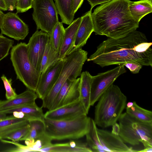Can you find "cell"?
I'll return each mask as SVG.
<instances>
[{"mask_svg": "<svg viewBox=\"0 0 152 152\" xmlns=\"http://www.w3.org/2000/svg\"><path fill=\"white\" fill-rule=\"evenodd\" d=\"M64 63L60 59L42 73L35 92L38 98L42 100L50 91L57 81Z\"/></svg>", "mask_w": 152, "mask_h": 152, "instance_id": "7c38bea8", "label": "cell"}, {"mask_svg": "<svg viewBox=\"0 0 152 152\" xmlns=\"http://www.w3.org/2000/svg\"><path fill=\"white\" fill-rule=\"evenodd\" d=\"M0 10L3 11L8 10L4 0H0Z\"/></svg>", "mask_w": 152, "mask_h": 152, "instance_id": "60d3db41", "label": "cell"}, {"mask_svg": "<svg viewBox=\"0 0 152 152\" xmlns=\"http://www.w3.org/2000/svg\"><path fill=\"white\" fill-rule=\"evenodd\" d=\"M29 129L27 135L21 141L36 140L45 134V126L43 120H35L29 121Z\"/></svg>", "mask_w": 152, "mask_h": 152, "instance_id": "83f0119b", "label": "cell"}, {"mask_svg": "<svg viewBox=\"0 0 152 152\" xmlns=\"http://www.w3.org/2000/svg\"><path fill=\"white\" fill-rule=\"evenodd\" d=\"M65 28L62 22H58L53 28L50 35V41L54 49L59 53L64 39Z\"/></svg>", "mask_w": 152, "mask_h": 152, "instance_id": "f1b7e54d", "label": "cell"}, {"mask_svg": "<svg viewBox=\"0 0 152 152\" xmlns=\"http://www.w3.org/2000/svg\"><path fill=\"white\" fill-rule=\"evenodd\" d=\"M29 123L3 135L1 139H8L13 141H21L27 134L29 129Z\"/></svg>", "mask_w": 152, "mask_h": 152, "instance_id": "4dcf8cb0", "label": "cell"}, {"mask_svg": "<svg viewBox=\"0 0 152 152\" xmlns=\"http://www.w3.org/2000/svg\"><path fill=\"white\" fill-rule=\"evenodd\" d=\"M34 0H15L17 13L25 12L32 7Z\"/></svg>", "mask_w": 152, "mask_h": 152, "instance_id": "836d02e7", "label": "cell"}, {"mask_svg": "<svg viewBox=\"0 0 152 152\" xmlns=\"http://www.w3.org/2000/svg\"><path fill=\"white\" fill-rule=\"evenodd\" d=\"M91 13V10H90L81 17V21L77 32L74 47L71 53L82 48L94 32Z\"/></svg>", "mask_w": 152, "mask_h": 152, "instance_id": "2e32d148", "label": "cell"}, {"mask_svg": "<svg viewBox=\"0 0 152 152\" xmlns=\"http://www.w3.org/2000/svg\"><path fill=\"white\" fill-rule=\"evenodd\" d=\"M112 130L111 132L113 134L118 135L120 132V127L118 124L116 122L112 126Z\"/></svg>", "mask_w": 152, "mask_h": 152, "instance_id": "f35d334b", "label": "cell"}, {"mask_svg": "<svg viewBox=\"0 0 152 152\" xmlns=\"http://www.w3.org/2000/svg\"><path fill=\"white\" fill-rule=\"evenodd\" d=\"M130 0H111L101 4L91 13L94 32L117 39L136 30L139 23L130 12Z\"/></svg>", "mask_w": 152, "mask_h": 152, "instance_id": "7a4b0ae2", "label": "cell"}, {"mask_svg": "<svg viewBox=\"0 0 152 152\" xmlns=\"http://www.w3.org/2000/svg\"><path fill=\"white\" fill-rule=\"evenodd\" d=\"M59 60V53L54 50L49 40L46 45L42 58L40 72H43L48 67Z\"/></svg>", "mask_w": 152, "mask_h": 152, "instance_id": "4316f807", "label": "cell"}, {"mask_svg": "<svg viewBox=\"0 0 152 152\" xmlns=\"http://www.w3.org/2000/svg\"><path fill=\"white\" fill-rule=\"evenodd\" d=\"M29 123L26 118H18L13 115L7 116L0 120V137L5 134Z\"/></svg>", "mask_w": 152, "mask_h": 152, "instance_id": "7402d4cb", "label": "cell"}, {"mask_svg": "<svg viewBox=\"0 0 152 152\" xmlns=\"http://www.w3.org/2000/svg\"><path fill=\"white\" fill-rule=\"evenodd\" d=\"M54 0L61 22L69 25L74 20V18L72 13V0Z\"/></svg>", "mask_w": 152, "mask_h": 152, "instance_id": "603a6c76", "label": "cell"}, {"mask_svg": "<svg viewBox=\"0 0 152 152\" xmlns=\"http://www.w3.org/2000/svg\"><path fill=\"white\" fill-rule=\"evenodd\" d=\"M97 132L104 150L106 152H136L127 146L118 135L108 131L97 128Z\"/></svg>", "mask_w": 152, "mask_h": 152, "instance_id": "9a60e30c", "label": "cell"}, {"mask_svg": "<svg viewBox=\"0 0 152 152\" xmlns=\"http://www.w3.org/2000/svg\"><path fill=\"white\" fill-rule=\"evenodd\" d=\"M88 52L79 49L64 59V63L58 80L50 91L42 99V107L50 110L61 87L68 79L75 80L80 76L83 66L88 59Z\"/></svg>", "mask_w": 152, "mask_h": 152, "instance_id": "5b68a950", "label": "cell"}, {"mask_svg": "<svg viewBox=\"0 0 152 152\" xmlns=\"http://www.w3.org/2000/svg\"><path fill=\"white\" fill-rule=\"evenodd\" d=\"M7 117L6 114L4 113H0V120Z\"/></svg>", "mask_w": 152, "mask_h": 152, "instance_id": "7bdbcfd3", "label": "cell"}, {"mask_svg": "<svg viewBox=\"0 0 152 152\" xmlns=\"http://www.w3.org/2000/svg\"><path fill=\"white\" fill-rule=\"evenodd\" d=\"M138 152H152V148H144L141 151H138Z\"/></svg>", "mask_w": 152, "mask_h": 152, "instance_id": "b9f144b4", "label": "cell"}, {"mask_svg": "<svg viewBox=\"0 0 152 152\" xmlns=\"http://www.w3.org/2000/svg\"><path fill=\"white\" fill-rule=\"evenodd\" d=\"M126 96L117 85L112 84L102 95L95 107L94 121L102 128L116 123L126 108Z\"/></svg>", "mask_w": 152, "mask_h": 152, "instance_id": "3957f363", "label": "cell"}, {"mask_svg": "<svg viewBox=\"0 0 152 152\" xmlns=\"http://www.w3.org/2000/svg\"><path fill=\"white\" fill-rule=\"evenodd\" d=\"M90 119L87 115L67 120L44 118L45 134L52 140L77 139L86 135L88 132Z\"/></svg>", "mask_w": 152, "mask_h": 152, "instance_id": "277c9868", "label": "cell"}, {"mask_svg": "<svg viewBox=\"0 0 152 152\" xmlns=\"http://www.w3.org/2000/svg\"><path fill=\"white\" fill-rule=\"evenodd\" d=\"M91 5V10L95 6L110 1L111 0H87Z\"/></svg>", "mask_w": 152, "mask_h": 152, "instance_id": "8d00e7d4", "label": "cell"}, {"mask_svg": "<svg viewBox=\"0 0 152 152\" xmlns=\"http://www.w3.org/2000/svg\"><path fill=\"white\" fill-rule=\"evenodd\" d=\"M81 17L74 20L66 28L59 53V58L63 59L70 54L74 47L77 32L81 21Z\"/></svg>", "mask_w": 152, "mask_h": 152, "instance_id": "e0dca14e", "label": "cell"}, {"mask_svg": "<svg viewBox=\"0 0 152 152\" xmlns=\"http://www.w3.org/2000/svg\"><path fill=\"white\" fill-rule=\"evenodd\" d=\"M49 39L48 34L37 30L30 38L27 44L29 60L34 68L39 71L45 48Z\"/></svg>", "mask_w": 152, "mask_h": 152, "instance_id": "8fae6325", "label": "cell"}, {"mask_svg": "<svg viewBox=\"0 0 152 152\" xmlns=\"http://www.w3.org/2000/svg\"><path fill=\"white\" fill-rule=\"evenodd\" d=\"M118 121L119 136L125 143L133 145L152 143V123L141 121L126 112L122 113Z\"/></svg>", "mask_w": 152, "mask_h": 152, "instance_id": "52a82bcc", "label": "cell"}, {"mask_svg": "<svg viewBox=\"0 0 152 152\" xmlns=\"http://www.w3.org/2000/svg\"><path fill=\"white\" fill-rule=\"evenodd\" d=\"M1 139V137H0V140Z\"/></svg>", "mask_w": 152, "mask_h": 152, "instance_id": "f6af8a7d", "label": "cell"}, {"mask_svg": "<svg viewBox=\"0 0 152 152\" xmlns=\"http://www.w3.org/2000/svg\"><path fill=\"white\" fill-rule=\"evenodd\" d=\"M87 114L82 104L79 100L54 110H48L44 114V117L52 120H67Z\"/></svg>", "mask_w": 152, "mask_h": 152, "instance_id": "5bb4252c", "label": "cell"}, {"mask_svg": "<svg viewBox=\"0 0 152 152\" xmlns=\"http://www.w3.org/2000/svg\"><path fill=\"white\" fill-rule=\"evenodd\" d=\"M32 18L37 26L49 35L58 22V13L53 0H34Z\"/></svg>", "mask_w": 152, "mask_h": 152, "instance_id": "ba28073f", "label": "cell"}, {"mask_svg": "<svg viewBox=\"0 0 152 152\" xmlns=\"http://www.w3.org/2000/svg\"><path fill=\"white\" fill-rule=\"evenodd\" d=\"M83 1L84 0H72V10L74 15H75L78 10L80 7Z\"/></svg>", "mask_w": 152, "mask_h": 152, "instance_id": "d590c367", "label": "cell"}, {"mask_svg": "<svg viewBox=\"0 0 152 152\" xmlns=\"http://www.w3.org/2000/svg\"><path fill=\"white\" fill-rule=\"evenodd\" d=\"M122 65L129 69L133 74L138 73L142 67V66L140 64L134 62H127Z\"/></svg>", "mask_w": 152, "mask_h": 152, "instance_id": "e575fe53", "label": "cell"}, {"mask_svg": "<svg viewBox=\"0 0 152 152\" xmlns=\"http://www.w3.org/2000/svg\"><path fill=\"white\" fill-rule=\"evenodd\" d=\"M80 76L79 100L88 114L91 106V88L93 76L86 71L81 72Z\"/></svg>", "mask_w": 152, "mask_h": 152, "instance_id": "d6986e66", "label": "cell"}, {"mask_svg": "<svg viewBox=\"0 0 152 152\" xmlns=\"http://www.w3.org/2000/svg\"><path fill=\"white\" fill-rule=\"evenodd\" d=\"M80 78L68 79L64 83L49 110H52L79 100Z\"/></svg>", "mask_w": 152, "mask_h": 152, "instance_id": "4fadbf2b", "label": "cell"}, {"mask_svg": "<svg viewBox=\"0 0 152 152\" xmlns=\"http://www.w3.org/2000/svg\"><path fill=\"white\" fill-rule=\"evenodd\" d=\"M14 43L13 40L4 37L2 34H0V61L8 55Z\"/></svg>", "mask_w": 152, "mask_h": 152, "instance_id": "1f68e13d", "label": "cell"}, {"mask_svg": "<svg viewBox=\"0 0 152 152\" xmlns=\"http://www.w3.org/2000/svg\"><path fill=\"white\" fill-rule=\"evenodd\" d=\"M129 8L131 15L136 21L139 23L146 15L152 12V0H140L129 1Z\"/></svg>", "mask_w": 152, "mask_h": 152, "instance_id": "44dd1931", "label": "cell"}, {"mask_svg": "<svg viewBox=\"0 0 152 152\" xmlns=\"http://www.w3.org/2000/svg\"><path fill=\"white\" fill-rule=\"evenodd\" d=\"M37 152H82L79 148L72 147L69 142L51 144L49 146L38 150Z\"/></svg>", "mask_w": 152, "mask_h": 152, "instance_id": "f546056e", "label": "cell"}, {"mask_svg": "<svg viewBox=\"0 0 152 152\" xmlns=\"http://www.w3.org/2000/svg\"><path fill=\"white\" fill-rule=\"evenodd\" d=\"M126 108V113L131 116L143 122L152 123V111L140 107L135 102Z\"/></svg>", "mask_w": 152, "mask_h": 152, "instance_id": "484cf974", "label": "cell"}, {"mask_svg": "<svg viewBox=\"0 0 152 152\" xmlns=\"http://www.w3.org/2000/svg\"><path fill=\"white\" fill-rule=\"evenodd\" d=\"M0 28L2 34L18 41L24 39L29 33L28 25L17 13L4 14L0 21Z\"/></svg>", "mask_w": 152, "mask_h": 152, "instance_id": "30bf717a", "label": "cell"}, {"mask_svg": "<svg viewBox=\"0 0 152 152\" xmlns=\"http://www.w3.org/2000/svg\"><path fill=\"white\" fill-rule=\"evenodd\" d=\"M12 114L14 117L17 118H26L25 117L24 114L21 112H13Z\"/></svg>", "mask_w": 152, "mask_h": 152, "instance_id": "ab89813d", "label": "cell"}, {"mask_svg": "<svg viewBox=\"0 0 152 152\" xmlns=\"http://www.w3.org/2000/svg\"><path fill=\"white\" fill-rule=\"evenodd\" d=\"M86 143L92 152H105L101 143L97 132V128L94 119L91 118L88 132L86 135Z\"/></svg>", "mask_w": 152, "mask_h": 152, "instance_id": "cb8c5ba5", "label": "cell"}, {"mask_svg": "<svg viewBox=\"0 0 152 152\" xmlns=\"http://www.w3.org/2000/svg\"><path fill=\"white\" fill-rule=\"evenodd\" d=\"M38 98L35 92L28 89L9 99L0 100V112L27 104L34 103Z\"/></svg>", "mask_w": 152, "mask_h": 152, "instance_id": "ac0fdd59", "label": "cell"}, {"mask_svg": "<svg viewBox=\"0 0 152 152\" xmlns=\"http://www.w3.org/2000/svg\"><path fill=\"white\" fill-rule=\"evenodd\" d=\"M4 14L2 12V11H1V10H0V21L1 20V18L2 17V16H3V15H4Z\"/></svg>", "mask_w": 152, "mask_h": 152, "instance_id": "ee69618b", "label": "cell"}, {"mask_svg": "<svg viewBox=\"0 0 152 152\" xmlns=\"http://www.w3.org/2000/svg\"><path fill=\"white\" fill-rule=\"evenodd\" d=\"M1 78L3 81L6 90L5 96L7 99H10L15 97L17 94L12 87V79H7L4 75H2Z\"/></svg>", "mask_w": 152, "mask_h": 152, "instance_id": "d6a6232c", "label": "cell"}, {"mask_svg": "<svg viewBox=\"0 0 152 152\" xmlns=\"http://www.w3.org/2000/svg\"><path fill=\"white\" fill-rule=\"evenodd\" d=\"M124 66L119 64L115 68L92 76L91 105L93 106L102 95L120 75L126 72Z\"/></svg>", "mask_w": 152, "mask_h": 152, "instance_id": "9c48e42d", "label": "cell"}, {"mask_svg": "<svg viewBox=\"0 0 152 152\" xmlns=\"http://www.w3.org/2000/svg\"><path fill=\"white\" fill-rule=\"evenodd\" d=\"M8 10L13 11L15 9V0H4Z\"/></svg>", "mask_w": 152, "mask_h": 152, "instance_id": "74e56055", "label": "cell"}, {"mask_svg": "<svg viewBox=\"0 0 152 152\" xmlns=\"http://www.w3.org/2000/svg\"><path fill=\"white\" fill-rule=\"evenodd\" d=\"M52 140L45 134L36 140L26 141V145H18L17 150L18 152H37L40 149L46 147L52 144Z\"/></svg>", "mask_w": 152, "mask_h": 152, "instance_id": "d4e9b609", "label": "cell"}, {"mask_svg": "<svg viewBox=\"0 0 152 152\" xmlns=\"http://www.w3.org/2000/svg\"><path fill=\"white\" fill-rule=\"evenodd\" d=\"M152 45L144 34L136 30L121 38L108 37L87 60L102 67L130 62L152 67Z\"/></svg>", "mask_w": 152, "mask_h": 152, "instance_id": "6da1fadb", "label": "cell"}, {"mask_svg": "<svg viewBox=\"0 0 152 152\" xmlns=\"http://www.w3.org/2000/svg\"><path fill=\"white\" fill-rule=\"evenodd\" d=\"M10 59L19 79L29 90L36 92L41 73L36 69L28 58L27 44L20 42L12 46Z\"/></svg>", "mask_w": 152, "mask_h": 152, "instance_id": "8992f818", "label": "cell"}, {"mask_svg": "<svg viewBox=\"0 0 152 152\" xmlns=\"http://www.w3.org/2000/svg\"><path fill=\"white\" fill-rule=\"evenodd\" d=\"M15 112L23 113L25 117L28 119L29 121L35 120H43L44 118L42 107H39L35 102L23 105L0 113L7 114L12 113Z\"/></svg>", "mask_w": 152, "mask_h": 152, "instance_id": "ffe728a7", "label": "cell"}]
</instances>
